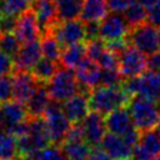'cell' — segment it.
<instances>
[{
	"label": "cell",
	"mask_w": 160,
	"mask_h": 160,
	"mask_svg": "<svg viewBox=\"0 0 160 160\" xmlns=\"http://www.w3.org/2000/svg\"><path fill=\"white\" fill-rule=\"evenodd\" d=\"M151 160H160V154H159V155H156V156H154Z\"/></svg>",
	"instance_id": "45"
},
{
	"label": "cell",
	"mask_w": 160,
	"mask_h": 160,
	"mask_svg": "<svg viewBox=\"0 0 160 160\" xmlns=\"http://www.w3.org/2000/svg\"><path fill=\"white\" fill-rule=\"evenodd\" d=\"M122 75L119 69H101L100 85L104 86H119L122 84Z\"/></svg>",
	"instance_id": "34"
},
{
	"label": "cell",
	"mask_w": 160,
	"mask_h": 160,
	"mask_svg": "<svg viewBox=\"0 0 160 160\" xmlns=\"http://www.w3.org/2000/svg\"><path fill=\"white\" fill-rule=\"evenodd\" d=\"M31 160H68L62 148H60V145L52 144L49 145L36 152H34L32 155H30Z\"/></svg>",
	"instance_id": "30"
},
{
	"label": "cell",
	"mask_w": 160,
	"mask_h": 160,
	"mask_svg": "<svg viewBox=\"0 0 160 160\" xmlns=\"http://www.w3.org/2000/svg\"><path fill=\"white\" fill-rule=\"evenodd\" d=\"M19 155L16 136L0 125V160H10Z\"/></svg>",
	"instance_id": "28"
},
{
	"label": "cell",
	"mask_w": 160,
	"mask_h": 160,
	"mask_svg": "<svg viewBox=\"0 0 160 160\" xmlns=\"http://www.w3.org/2000/svg\"><path fill=\"white\" fill-rule=\"evenodd\" d=\"M148 21L160 29V0L150 10H148Z\"/></svg>",
	"instance_id": "41"
},
{
	"label": "cell",
	"mask_w": 160,
	"mask_h": 160,
	"mask_svg": "<svg viewBox=\"0 0 160 160\" xmlns=\"http://www.w3.org/2000/svg\"><path fill=\"white\" fill-rule=\"evenodd\" d=\"M130 45L129 40L125 38H120V39H115V40H110V41H106V46L110 51H112L114 54H116L118 56Z\"/></svg>",
	"instance_id": "37"
},
{
	"label": "cell",
	"mask_w": 160,
	"mask_h": 160,
	"mask_svg": "<svg viewBox=\"0 0 160 160\" xmlns=\"http://www.w3.org/2000/svg\"><path fill=\"white\" fill-rule=\"evenodd\" d=\"M89 94L88 92H78L66 101H64L62 111L71 121V124L81 122L85 116L89 114Z\"/></svg>",
	"instance_id": "16"
},
{
	"label": "cell",
	"mask_w": 160,
	"mask_h": 160,
	"mask_svg": "<svg viewBox=\"0 0 160 160\" xmlns=\"http://www.w3.org/2000/svg\"><path fill=\"white\" fill-rule=\"evenodd\" d=\"M14 32L22 44L35 41L41 35L38 19H36V15L32 8L28 9L26 11H24L22 14L18 16Z\"/></svg>",
	"instance_id": "11"
},
{
	"label": "cell",
	"mask_w": 160,
	"mask_h": 160,
	"mask_svg": "<svg viewBox=\"0 0 160 160\" xmlns=\"http://www.w3.org/2000/svg\"><path fill=\"white\" fill-rule=\"evenodd\" d=\"M105 124H106V129L109 130V132H112L120 136H122L125 132H128L134 126L131 114L128 106H121L109 112L105 118Z\"/></svg>",
	"instance_id": "18"
},
{
	"label": "cell",
	"mask_w": 160,
	"mask_h": 160,
	"mask_svg": "<svg viewBox=\"0 0 160 160\" xmlns=\"http://www.w3.org/2000/svg\"><path fill=\"white\" fill-rule=\"evenodd\" d=\"M44 119L46 122L51 144H56L61 146L72 124L62 111V108L59 101H55V100L50 101L49 106L45 110Z\"/></svg>",
	"instance_id": "4"
},
{
	"label": "cell",
	"mask_w": 160,
	"mask_h": 160,
	"mask_svg": "<svg viewBox=\"0 0 160 160\" xmlns=\"http://www.w3.org/2000/svg\"><path fill=\"white\" fill-rule=\"evenodd\" d=\"M155 128H156V129H155V130H156V132H158V134H159V136H160V120H159V122L156 124V126H155Z\"/></svg>",
	"instance_id": "44"
},
{
	"label": "cell",
	"mask_w": 160,
	"mask_h": 160,
	"mask_svg": "<svg viewBox=\"0 0 160 160\" xmlns=\"http://www.w3.org/2000/svg\"><path fill=\"white\" fill-rule=\"evenodd\" d=\"M130 0H109L108 1V8L111 12H116V14H124L125 10L128 9Z\"/></svg>",
	"instance_id": "40"
},
{
	"label": "cell",
	"mask_w": 160,
	"mask_h": 160,
	"mask_svg": "<svg viewBox=\"0 0 160 160\" xmlns=\"http://www.w3.org/2000/svg\"><path fill=\"white\" fill-rule=\"evenodd\" d=\"M106 1H109V0H106Z\"/></svg>",
	"instance_id": "48"
},
{
	"label": "cell",
	"mask_w": 160,
	"mask_h": 160,
	"mask_svg": "<svg viewBox=\"0 0 160 160\" xmlns=\"http://www.w3.org/2000/svg\"><path fill=\"white\" fill-rule=\"evenodd\" d=\"M155 102L156 101L146 99L141 95H135L131 98L128 108L131 114L132 124L140 132L154 129L159 122L160 110Z\"/></svg>",
	"instance_id": "2"
},
{
	"label": "cell",
	"mask_w": 160,
	"mask_h": 160,
	"mask_svg": "<svg viewBox=\"0 0 160 160\" xmlns=\"http://www.w3.org/2000/svg\"><path fill=\"white\" fill-rule=\"evenodd\" d=\"M59 20H70L80 18L84 0H55Z\"/></svg>",
	"instance_id": "26"
},
{
	"label": "cell",
	"mask_w": 160,
	"mask_h": 160,
	"mask_svg": "<svg viewBox=\"0 0 160 160\" xmlns=\"http://www.w3.org/2000/svg\"><path fill=\"white\" fill-rule=\"evenodd\" d=\"M148 70L160 72V52H152L148 58Z\"/></svg>",
	"instance_id": "42"
},
{
	"label": "cell",
	"mask_w": 160,
	"mask_h": 160,
	"mask_svg": "<svg viewBox=\"0 0 160 160\" xmlns=\"http://www.w3.org/2000/svg\"><path fill=\"white\" fill-rule=\"evenodd\" d=\"M40 82L32 75L30 70H14L12 72V88L14 100L26 104Z\"/></svg>",
	"instance_id": "10"
},
{
	"label": "cell",
	"mask_w": 160,
	"mask_h": 160,
	"mask_svg": "<svg viewBox=\"0 0 160 160\" xmlns=\"http://www.w3.org/2000/svg\"><path fill=\"white\" fill-rule=\"evenodd\" d=\"M148 69V58L134 45H129L119 55V70L125 79L140 76Z\"/></svg>",
	"instance_id": "6"
},
{
	"label": "cell",
	"mask_w": 160,
	"mask_h": 160,
	"mask_svg": "<svg viewBox=\"0 0 160 160\" xmlns=\"http://www.w3.org/2000/svg\"><path fill=\"white\" fill-rule=\"evenodd\" d=\"M130 30V26L125 18L121 16V14L111 12L106 15L100 21V31L99 35L102 40L110 41L120 38H125Z\"/></svg>",
	"instance_id": "12"
},
{
	"label": "cell",
	"mask_w": 160,
	"mask_h": 160,
	"mask_svg": "<svg viewBox=\"0 0 160 160\" xmlns=\"http://www.w3.org/2000/svg\"><path fill=\"white\" fill-rule=\"evenodd\" d=\"M21 48V41L12 32H1L0 34V50L10 55L12 59L18 55Z\"/></svg>",
	"instance_id": "31"
},
{
	"label": "cell",
	"mask_w": 160,
	"mask_h": 160,
	"mask_svg": "<svg viewBox=\"0 0 160 160\" xmlns=\"http://www.w3.org/2000/svg\"><path fill=\"white\" fill-rule=\"evenodd\" d=\"M100 145L110 160H131L134 148H131L120 135L108 132Z\"/></svg>",
	"instance_id": "13"
},
{
	"label": "cell",
	"mask_w": 160,
	"mask_h": 160,
	"mask_svg": "<svg viewBox=\"0 0 160 160\" xmlns=\"http://www.w3.org/2000/svg\"><path fill=\"white\" fill-rule=\"evenodd\" d=\"M131 96L119 86H104L99 85L90 90L89 92V108L101 115H108L109 112L119 109L121 106H128L130 104Z\"/></svg>",
	"instance_id": "1"
},
{
	"label": "cell",
	"mask_w": 160,
	"mask_h": 160,
	"mask_svg": "<svg viewBox=\"0 0 160 160\" xmlns=\"http://www.w3.org/2000/svg\"><path fill=\"white\" fill-rule=\"evenodd\" d=\"M28 118L29 112L26 105L20 101L10 100L0 106V125L5 130L12 128L19 122L25 121Z\"/></svg>",
	"instance_id": "14"
},
{
	"label": "cell",
	"mask_w": 160,
	"mask_h": 160,
	"mask_svg": "<svg viewBox=\"0 0 160 160\" xmlns=\"http://www.w3.org/2000/svg\"><path fill=\"white\" fill-rule=\"evenodd\" d=\"M51 30L62 49L85 40V22L80 18L59 21Z\"/></svg>",
	"instance_id": "7"
},
{
	"label": "cell",
	"mask_w": 160,
	"mask_h": 160,
	"mask_svg": "<svg viewBox=\"0 0 160 160\" xmlns=\"http://www.w3.org/2000/svg\"><path fill=\"white\" fill-rule=\"evenodd\" d=\"M124 18L130 28L136 26L148 20V9L139 0H130L128 9L124 12Z\"/></svg>",
	"instance_id": "29"
},
{
	"label": "cell",
	"mask_w": 160,
	"mask_h": 160,
	"mask_svg": "<svg viewBox=\"0 0 160 160\" xmlns=\"http://www.w3.org/2000/svg\"><path fill=\"white\" fill-rule=\"evenodd\" d=\"M40 46H41L42 58H46V59H49L51 61H55V62L60 64L62 46L60 45V42L56 39V36L52 32V30H50V31H48V32L41 35Z\"/></svg>",
	"instance_id": "24"
},
{
	"label": "cell",
	"mask_w": 160,
	"mask_h": 160,
	"mask_svg": "<svg viewBox=\"0 0 160 160\" xmlns=\"http://www.w3.org/2000/svg\"><path fill=\"white\" fill-rule=\"evenodd\" d=\"M2 16V9H1V6H0V18Z\"/></svg>",
	"instance_id": "47"
},
{
	"label": "cell",
	"mask_w": 160,
	"mask_h": 160,
	"mask_svg": "<svg viewBox=\"0 0 160 160\" xmlns=\"http://www.w3.org/2000/svg\"><path fill=\"white\" fill-rule=\"evenodd\" d=\"M85 58H86V45L81 42L69 45L62 49L61 58H60V65L74 70L82 62Z\"/></svg>",
	"instance_id": "23"
},
{
	"label": "cell",
	"mask_w": 160,
	"mask_h": 160,
	"mask_svg": "<svg viewBox=\"0 0 160 160\" xmlns=\"http://www.w3.org/2000/svg\"><path fill=\"white\" fill-rule=\"evenodd\" d=\"M32 0H2L0 6L2 9V14L19 16L24 11L31 8Z\"/></svg>",
	"instance_id": "33"
},
{
	"label": "cell",
	"mask_w": 160,
	"mask_h": 160,
	"mask_svg": "<svg viewBox=\"0 0 160 160\" xmlns=\"http://www.w3.org/2000/svg\"><path fill=\"white\" fill-rule=\"evenodd\" d=\"M109 8L106 0H84L80 19L84 22L101 21L108 15Z\"/></svg>",
	"instance_id": "22"
},
{
	"label": "cell",
	"mask_w": 160,
	"mask_h": 160,
	"mask_svg": "<svg viewBox=\"0 0 160 160\" xmlns=\"http://www.w3.org/2000/svg\"><path fill=\"white\" fill-rule=\"evenodd\" d=\"M139 144H141L152 156H156L160 154V136L156 132V130L154 131L151 129V130L142 131L140 135Z\"/></svg>",
	"instance_id": "32"
},
{
	"label": "cell",
	"mask_w": 160,
	"mask_h": 160,
	"mask_svg": "<svg viewBox=\"0 0 160 160\" xmlns=\"http://www.w3.org/2000/svg\"><path fill=\"white\" fill-rule=\"evenodd\" d=\"M50 101H51V98L48 92L46 86L41 85V82H40L25 104L29 116H42L45 114V110L49 106Z\"/></svg>",
	"instance_id": "21"
},
{
	"label": "cell",
	"mask_w": 160,
	"mask_h": 160,
	"mask_svg": "<svg viewBox=\"0 0 160 160\" xmlns=\"http://www.w3.org/2000/svg\"><path fill=\"white\" fill-rule=\"evenodd\" d=\"M139 1H140V2H141V4H142L148 10H150V9H151V8H152V6H154L159 0H139Z\"/></svg>",
	"instance_id": "43"
},
{
	"label": "cell",
	"mask_w": 160,
	"mask_h": 160,
	"mask_svg": "<svg viewBox=\"0 0 160 160\" xmlns=\"http://www.w3.org/2000/svg\"><path fill=\"white\" fill-rule=\"evenodd\" d=\"M62 150L68 160H88L92 146L86 140H69L62 144Z\"/></svg>",
	"instance_id": "25"
},
{
	"label": "cell",
	"mask_w": 160,
	"mask_h": 160,
	"mask_svg": "<svg viewBox=\"0 0 160 160\" xmlns=\"http://www.w3.org/2000/svg\"><path fill=\"white\" fill-rule=\"evenodd\" d=\"M156 29V26L145 21L142 24L130 28L126 39L131 45L138 48L145 55H150L158 50L159 31Z\"/></svg>",
	"instance_id": "5"
},
{
	"label": "cell",
	"mask_w": 160,
	"mask_h": 160,
	"mask_svg": "<svg viewBox=\"0 0 160 160\" xmlns=\"http://www.w3.org/2000/svg\"><path fill=\"white\" fill-rule=\"evenodd\" d=\"M138 79H139L138 95H141L146 99L158 102L160 98V74L148 70L140 76H138Z\"/></svg>",
	"instance_id": "20"
},
{
	"label": "cell",
	"mask_w": 160,
	"mask_h": 160,
	"mask_svg": "<svg viewBox=\"0 0 160 160\" xmlns=\"http://www.w3.org/2000/svg\"><path fill=\"white\" fill-rule=\"evenodd\" d=\"M46 89L51 100L59 102H64L81 91L75 71L61 65L49 82H46Z\"/></svg>",
	"instance_id": "3"
},
{
	"label": "cell",
	"mask_w": 160,
	"mask_h": 160,
	"mask_svg": "<svg viewBox=\"0 0 160 160\" xmlns=\"http://www.w3.org/2000/svg\"><path fill=\"white\" fill-rule=\"evenodd\" d=\"M14 99V88H12V76L2 75L0 76V102H8Z\"/></svg>",
	"instance_id": "35"
},
{
	"label": "cell",
	"mask_w": 160,
	"mask_h": 160,
	"mask_svg": "<svg viewBox=\"0 0 160 160\" xmlns=\"http://www.w3.org/2000/svg\"><path fill=\"white\" fill-rule=\"evenodd\" d=\"M31 8L35 11L41 35L50 31L60 21L55 0H32Z\"/></svg>",
	"instance_id": "8"
},
{
	"label": "cell",
	"mask_w": 160,
	"mask_h": 160,
	"mask_svg": "<svg viewBox=\"0 0 160 160\" xmlns=\"http://www.w3.org/2000/svg\"><path fill=\"white\" fill-rule=\"evenodd\" d=\"M15 25H16L15 16L2 14V16L0 18V34L1 32H11V31H14L15 30Z\"/></svg>",
	"instance_id": "39"
},
{
	"label": "cell",
	"mask_w": 160,
	"mask_h": 160,
	"mask_svg": "<svg viewBox=\"0 0 160 160\" xmlns=\"http://www.w3.org/2000/svg\"><path fill=\"white\" fill-rule=\"evenodd\" d=\"M59 68H60V64L59 62L51 61V60H49L46 58H42V59H40L35 64V66L30 71L32 72V75L36 78V80L39 82L46 84L55 75V72L58 71Z\"/></svg>",
	"instance_id": "27"
},
{
	"label": "cell",
	"mask_w": 160,
	"mask_h": 160,
	"mask_svg": "<svg viewBox=\"0 0 160 160\" xmlns=\"http://www.w3.org/2000/svg\"><path fill=\"white\" fill-rule=\"evenodd\" d=\"M100 21H89L85 22V40L90 41L94 39L100 38Z\"/></svg>",
	"instance_id": "38"
},
{
	"label": "cell",
	"mask_w": 160,
	"mask_h": 160,
	"mask_svg": "<svg viewBox=\"0 0 160 160\" xmlns=\"http://www.w3.org/2000/svg\"><path fill=\"white\" fill-rule=\"evenodd\" d=\"M15 70L14 60L10 55L0 50V76L2 75H10Z\"/></svg>",
	"instance_id": "36"
},
{
	"label": "cell",
	"mask_w": 160,
	"mask_h": 160,
	"mask_svg": "<svg viewBox=\"0 0 160 160\" xmlns=\"http://www.w3.org/2000/svg\"><path fill=\"white\" fill-rule=\"evenodd\" d=\"M76 79L85 90L90 91L91 89L100 85V76H101V68L98 62L89 59L88 56L82 60V62L75 69Z\"/></svg>",
	"instance_id": "15"
},
{
	"label": "cell",
	"mask_w": 160,
	"mask_h": 160,
	"mask_svg": "<svg viewBox=\"0 0 160 160\" xmlns=\"http://www.w3.org/2000/svg\"><path fill=\"white\" fill-rule=\"evenodd\" d=\"M41 46L38 40L25 42L20 48L18 55L14 58L15 70H31L35 64L41 59Z\"/></svg>",
	"instance_id": "17"
},
{
	"label": "cell",
	"mask_w": 160,
	"mask_h": 160,
	"mask_svg": "<svg viewBox=\"0 0 160 160\" xmlns=\"http://www.w3.org/2000/svg\"><path fill=\"white\" fill-rule=\"evenodd\" d=\"M81 125L86 142H89L92 148L99 146L106 134V124L104 115L91 110L81 121Z\"/></svg>",
	"instance_id": "9"
},
{
	"label": "cell",
	"mask_w": 160,
	"mask_h": 160,
	"mask_svg": "<svg viewBox=\"0 0 160 160\" xmlns=\"http://www.w3.org/2000/svg\"><path fill=\"white\" fill-rule=\"evenodd\" d=\"M158 49L160 50V31H159V41H158Z\"/></svg>",
	"instance_id": "46"
},
{
	"label": "cell",
	"mask_w": 160,
	"mask_h": 160,
	"mask_svg": "<svg viewBox=\"0 0 160 160\" xmlns=\"http://www.w3.org/2000/svg\"><path fill=\"white\" fill-rule=\"evenodd\" d=\"M28 136L32 145L34 151H39L51 142L45 119L42 116H29V131Z\"/></svg>",
	"instance_id": "19"
}]
</instances>
